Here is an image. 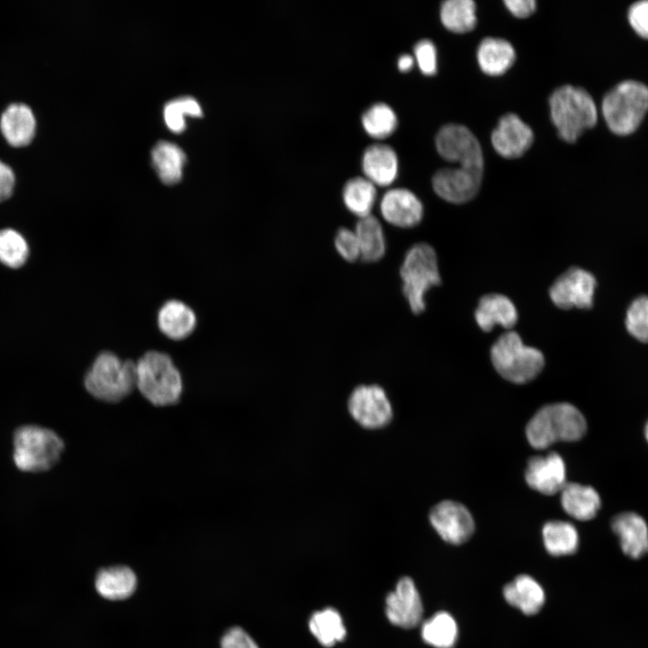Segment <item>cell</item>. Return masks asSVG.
I'll use <instances>...</instances> for the list:
<instances>
[{
  "label": "cell",
  "instance_id": "f35d334b",
  "mask_svg": "<svg viewBox=\"0 0 648 648\" xmlns=\"http://www.w3.org/2000/svg\"><path fill=\"white\" fill-rule=\"evenodd\" d=\"M414 56L424 75L432 76L436 72V50L432 41L421 40L414 46Z\"/></svg>",
  "mask_w": 648,
  "mask_h": 648
},
{
  "label": "cell",
  "instance_id": "6da1fadb",
  "mask_svg": "<svg viewBox=\"0 0 648 648\" xmlns=\"http://www.w3.org/2000/svg\"><path fill=\"white\" fill-rule=\"evenodd\" d=\"M136 389L156 407L173 406L183 392L181 374L166 353L148 351L136 363Z\"/></svg>",
  "mask_w": 648,
  "mask_h": 648
},
{
  "label": "cell",
  "instance_id": "9a60e30c",
  "mask_svg": "<svg viewBox=\"0 0 648 648\" xmlns=\"http://www.w3.org/2000/svg\"><path fill=\"white\" fill-rule=\"evenodd\" d=\"M381 217L392 226L410 229L417 226L424 215L418 197L402 187L388 189L378 202Z\"/></svg>",
  "mask_w": 648,
  "mask_h": 648
},
{
  "label": "cell",
  "instance_id": "cb8c5ba5",
  "mask_svg": "<svg viewBox=\"0 0 648 648\" xmlns=\"http://www.w3.org/2000/svg\"><path fill=\"white\" fill-rule=\"evenodd\" d=\"M561 493L562 508L575 519L590 520L597 516L600 509V496L591 486L567 482Z\"/></svg>",
  "mask_w": 648,
  "mask_h": 648
},
{
  "label": "cell",
  "instance_id": "ee69618b",
  "mask_svg": "<svg viewBox=\"0 0 648 648\" xmlns=\"http://www.w3.org/2000/svg\"><path fill=\"white\" fill-rule=\"evenodd\" d=\"M414 65V58L409 54H403L397 60V67L400 72L410 71Z\"/></svg>",
  "mask_w": 648,
  "mask_h": 648
},
{
  "label": "cell",
  "instance_id": "ab89813d",
  "mask_svg": "<svg viewBox=\"0 0 648 648\" xmlns=\"http://www.w3.org/2000/svg\"><path fill=\"white\" fill-rule=\"evenodd\" d=\"M628 20L640 36L648 39V0L638 1L631 5Z\"/></svg>",
  "mask_w": 648,
  "mask_h": 648
},
{
  "label": "cell",
  "instance_id": "b9f144b4",
  "mask_svg": "<svg viewBox=\"0 0 648 648\" xmlns=\"http://www.w3.org/2000/svg\"><path fill=\"white\" fill-rule=\"evenodd\" d=\"M15 176L13 169L0 160V202L9 198L13 194Z\"/></svg>",
  "mask_w": 648,
  "mask_h": 648
},
{
  "label": "cell",
  "instance_id": "e575fe53",
  "mask_svg": "<svg viewBox=\"0 0 648 648\" xmlns=\"http://www.w3.org/2000/svg\"><path fill=\"white\" fill-rule=\"evenodd\" d=\"M29 248L24 238L16 230H0V262L11 268L22 266L27 260Z\"/></svg>",
  "mask_w": 648,
  "mask_h": 648
},
{
  "label": "cell",
  "instance_id": "7bdbcfd3",
  "mask_svg": "<svg viewBox=\"0 0 648 648\" xmlns=\"http://www.w3.org/2000/svg\"><path fill=\"white\" fill-rule=\"evenodd\" d=\"M504 4L512 14L518 18H526L531 15L536 7L534 0H506Z\"/></svg>",
  "mask_w": 648,
  "mask_h": 648
},
{
  "label": "cell",
  "instance_id": "f1b7e54d",
  "mask_svg": "<svg viewBox=\"0 0 648 648\" xmlns=\"http://www.w3.org/2000/svg\"><path fill=\"white\" fill-rule=\"evenodd\" d=\"M185 160V154L175 143L160 141L152 150L153 166L166 184H175L181 180Z\"/></svg>",
  "mask_w": 648,
  "mask_h": 648
},
{
  "label": "cell",
  "instance_id": "d590c367",
  "mask_svg": "<svg viewBox=\"0 0 648 648\" xmlns=\"http://www.w3.org/2000/svg\"><path fill=\"white\" fill-rule=\"evenodd\" d=\"M163 114L167 128L173 132L180 133L185 129L184 114L201 117L202 112L195 99L182 97L167 103Z\"/></svg>",
  "mask_w": 648,
  "mask_h": 648
},
{
  "label": "cell",
  "instance_id": "1f68e13d",
  "mask_svg": "<svg viewBox=\"0 0 648 648\" xmlns=\"http://www.w3.org/2000/svg\"><path fill=\"white\" fill-rule=\"evenodd\" d=\"M309 628L319 643L331 647L346 636V627L340 614L333 608L314 612L309 620Z\"/></svg>",
  "mask_w": 648,
  "mask_h": 648
},
{
  "label": "cell",
  "instance_id": "ba28073f",
  "mask_svg": "<svg viewBox=\"0 0 648 648\" xmlns=\"http://www.w3.org/2000/svg\"><path fill=\"white\" fill-rule=\"evenodd\" d=\"M490 358L503 378L518 384L535 379L544 365L542 352L525 345L515 331L505 332L495 341L490 348Z\"/></svg>",
  "mask_w": 648,
  "mask_h": 648
},
{
  "label": "cell",
  "instance_id": "8992f818",
  "mask_svg": "<svg viewBox=\"0 0 648 648\" xmlns=\"http://www.w3.org/2000/svg\"><path fill=\"white\" fill-rule=\"evenodd\" d=\"M63 450V440L50 428L26 425L14 432L13 457L16 467L21 471H48L58 463Z\"/></svg>",
  "mask_w": 648,
  "mask_h": 648
},
{
  "label": "cell",
  "instance_id": "e0dca14e",
  "mask_svg": "<svg viewBox=\"0 0 648 648\" xmlns=\"http://www.w3.org/2000/svg\"><path fill=\"white\" fill-rule=\"evenodd\" d=\"M525 478L533 490L554 495L567 483L565 464L557 453L532 457L527 463Z\"/></svg>",
  "mask_w": 648,
  "mask_h": 648
},
{
  "label": "cell",
  "instance_id": "44dd1931",
  "mask_svg": "<svg viewBox=\"0 0 648 648\" xmlns=\"http://www.w3.org/2000/svg\"><path fill=\"white\" fill-rule=\"evenodd\" d=\"M505 600L524 615L533 616L540 611L545 601L541 584L528 574H520L503 588Z\"/></svg>",
  "mask_w": 648,
  "mask_h": 648
},
{
  "label": "cell",
  "instance_id": "3957f363",
  "mask_svg": "<svg viewBox=\"0 0 648 648\" xmlns=\"http://www.w3.org/2000/svg\"><path fill=\"white\" fill-rule=\"evenodd\" d=\"M550 116L559 137L573 143L597 122V107L591 95L583 88L565 85L549 97Z\"/></svg>",
  "mask_w": 648,
  "mask_h": 648
},
{
  "label": "cell",
  "instance_id": "83f0119b",
  "mask_svg": "<svg viewBox=\"0 0 648 648\" xmlns=\"http://www.w3.org/2000/svg\"><path fill=\"white\" fill-rule=\"evenodd\" d=\"M341 196L346 209L362 219L373 214L377 203V187L364 176H355L345 183Z\"/></svg>",
  "mask_w": 648,
  "mask_h": 648
},
{
  "label": "cell",
  "instance_id": "277c9868",
  "mask_svg": "<svg viewBox=\"0 0 648 648\" xmlns=\"http://www.w3.org/2000/svg\"><path fill=\"white\" fill-rule=\"evenodd\" d=\"M86 392L105 403H118L136 389V366L112 352H102L94 360L84 379Z\"/></svg>",
  "mask_w": 648,
  "mask_h": 648
},
{
  "label": "cell",
  "instance_id": "7402d4cb",
  "mask_svg": "<svg viewBox=\"0 0 648 648\" xmlns=\"http://www.w3.org/2000/svg\"><path fill=\"white\" fill-rule=\"evenodd\" d=\"M0 129L10 145L14 147L26 146L35 135V116L28 105L12 104L2 113Z\"/></svg>",
  "mask_w": 648,
  "mask_h": 648
},
{
  "label": "cell",
  "instance_id": "836d02e7",
  "mask_svg": "<svg viewBox=\"0 0 648 648\" xmlns=\"http://www.w3.org/2000/svg\"><path fill=\"white\" fill-rule=\"evenodd\" d=\"M443 25L455 33L472 31L476 25V4L472 0H447L440 9Z\"/></svg>",
  "mask_w": 648,
  "mask_h": 648
},
{
  "label": "cell",
  "instance_id": "4dcf8cb0",
  "mask_svg": "<svg viewBox=\"0 0 648 648\" xmlns=\"http://www.w3.org/2000/svg\"><path fill=\"white\" fill-rule=\"evenodd\" d=\"M542 536L545 550L554 556L572 554L578 548V532L569 522L560 520L547 522L543 526Z\"/></svg>",
  "mask_w": 648,
  "mask_h": 648
},
{
  "label": "cell",
  "instance_id": "9c48e42d",
  "mask_svg": "<svg viewBox=\"0 0 648 648\" xmlns=\"http://www.w3.org/2000/svg\"><path fill=\"white\" fill-rule=\"evenodd\" d=\"M436 148L446 161L458 163L460 167L483 171L481 145L465 126L447 124L436 135Z\"/></svg>",
  "mask_w": 648,
  "mask_h": 648
},
{
  "label": "cell",
  "instance_id": "f546056e",
  "mask_svg": "<svg viewBox=\"0 0 648 648\" xmlns=\"http://www.w3.org/2000/svg\"><path fill=\"white\" fill-rule=\"evenodd\" d=\"M420 634L434 648H453L458 638V626L451 614L438 611L423 621Z\"/></svg>",
  "mask_w": 648,
  "mask_h": 648
},
{
  "label": "cell",
  "instance_id": "7a4b0ae2",
  "mask_svg": "<svg viewBox=\"0 0 648 648\" xmlns=\"http://www.w3.org/2000/svg\"><path fill=\"white\" fill-rule=\"evenodd\" d=\"M586 432L585 417L574 405L567 402L541 408L526 428L529 444L536 449H544L558 441L580 440Z\"/></svg>",
  "mask_w": 648,
  "mask_h": 648
},
{
  "label": "cell",
  "instance_id": "74e56055",
  "mask_svg": "<svg viewBox=\"0 0 648 648\" xmlns=\"http://www.w3.org/2000/svg\"><path fill=\"white\" fill-rule=\"evenodd\" d=\"M334 247L338 254L346 262L354 263L360 259V248L354 230L339 228L334 237Z\"/></svg>",
  "mask_w": 648,
  "mask_h": 648
},
{
  "label": "cell",
  "instance_id": "5b68a950",
  "mask_svg": "<svg viewBox=\"0 0 648 648\" xmlns=\"http://www.w3.org/2000/svg\"><path fill=\"white\" fill-rule=\"evenodd\" d=\"M400 276L410 310L420 314L426 309L427 292L441 284L435 249L427 243L410 247L404 255Z\"/></svg>",
  "mask_w": 648,
  "mask_h": 648
},
{
  "label": "cell",
  "instance_id": "2e32d148",
  "mask_svg": "<svg viewBox=\"0 0 648 648\" xmlns=\"http://www.w3.org/2000/svg\"><path fill=\"white\" fill-rule=\"evenodd\" d=\"M533 141L532 129L515 113L503 115L491 133V143L495 151L509 159L524 155Z\"/></svg>",
  "mask_w": 648,
  "mask_h": 648
},
{
  "label": "cell",
  "instance_id": "4316f807",
  "mask_svg": "<svg viewBox=\"0 0 648 648\" xmlns=\"http://www.w3.org/2000/svg\"><path fill=\"white\" fill-rule=\"evenodd\" d=\"M136 587L135 573L123 565L101 569L95 578L97 592L111 600L129 598L135 591Z\"/></svg>",
  "mask_w": 648,
  "mask_h": 648
},
{
  "label": "cell",
  "instance_id": "d4e9b609",
  "mask_svg": "<svg viewBox=\"0 0 648 648\" xmlns=\"http://www.w3.org/2000/svg\"><path fill=\"white\" fill-rule=\"evenodd\" d=\"M516 58L515 50L506 40L485 38L479 45L477 60L489 76H500L508 70Z\"/></svg>",
  "mask_w": 648,
  "mask_h": 648
},
{
  "label": "cell",
  "instance_id": "ac0fdd59",
  "mask_svg": "<svg viewBox=\"0 0 648 648\" xmlns=\"http://www.w3.org/2000/svg\"><path fill=\"white\" fill-rule=\"evenodd\" d=\"M363 176L376 187H387L396 180L399 160L395 150L384 143H373L363 152Z\"/></svg>",
  "mask_w": 648,
  "mask_h": 648
},
{
  "label": "cell",
  "instance_id": "484cf974",
  "mask_svg": "<svg viewBox=\"0 0 648 648\" xmlns=\"http://www.w3.org/2000/svg\"><path fill=\"white\" fill-rule=\"evenodd\" d=\"M360 259L366 263L381 260L386 253V238L381 220L374 215L358 219L355 226Z\"/></svg>",
  "mask_w": 648,
  "mask_h": 648
},
{
  "label": "cell",
  "instance_id": "603a6c76",
  "mask_svg": "<svg viewBox=\"0 0 648 648\" xmlns=\"http://www.w3.org/2000/svg\"><path fill=\"white\" fill-rule=\"evenodd\" d=\"M158 325L160 331L168 338L181 340L186 338L194 330L196 316L184 302L171 300L159 309Z\"/></svg>",
  "mask_w": 648,
  "mask_h": 648
},
{
  "label": "cell",
  "instance_id": "d6a6232c",
  "mask_svg": "<svg viewBox=\"0 0 648 648\" xmlns=\"http://www.w3.org/2000/svg\"><path fill=\"white\" fill-rule=\"evenodd\" d=\"M361 124L368 136L376 140H382L391 136L396 130L398 117L389 104L377 102L371 104L362 113Z\"/></svg>",
  "mask_w": 648,
  "mask_h": 648
},
{
  "label": "cell",
  "instance_id": "8d00e7d4",
  "mask_svg": "<svg viewBox=\"0 0 648 648\" xmlns=\"http://www.w3.org/2000/svg\"><path fill=\"white\" fill-rule=\"evenodd\" d=\"M625 325L634 338L648 343V295H640L632 301L626 310Z\"/></svg>",
  "mask_w": 648,
  "mask_h": 648
},
{
  "label": "cell",
  "instance_id": "ffe728a7",
  "mask_svg": "<svg viewBox=\"0 0 648 648\" xmlns=\"http://www.w3.org/2000/svg\"><path fill=\"white\" fill-rule=\"evenodd\" d=\"M474 318L482 330L490 332L497 325L507 329L513 328L518 321V313L508 297L490 293L480 299Z\"/></svg>",
  "mask_w": 648,
  "mask_h": 648
},
{
  "label": "cell",
  "instance_id": "5bb4252c",
  "mask_svg": "<svg viewBox=\"0 0 648 648\" xmlns=\"http://www.w3.org/2000/svg\"><path fill=\"white\" fill-rule=\"evenodd\" d=\"M483 171L464 167L442 168L432 177L435 193L443 200L455 204L467 202L478 194Z\"/></svg>",
  "mask_w": 648,
  "mask_h": 648
},
{
  "label": "cell",
  "instance_id": "f6af8a7d",
  "mask_svg": "<svg viewBox=\"0 0 648 648\" xmlns=\"http://www.w3.org/2000/svg\"><path fill=\"white\" fill-rule=\"evenodd\" d=\"M644 434L645 440H646L647 443H648V420H647V422H646V424H645V426H644Z\"/></svg>",
  "mask_w": 648,
  "mask_h": 648
},
{
  "label": "cell",
  "instance_id": "4fadbf2b",
  "mask_svg": "<svg viewBox=\"0 0 648 648\" xmlns=\"http://www.w3.org/2000/svg\"><path fill=\"white\" fill-rule=\"evenodd\" d=\"M429 520L441 538L451 544L465 543L474 532V521L462 504L444 500L430 511Z\"/></svg>",
  "mask_w": 648,
  "mask_h": 648
},
{
  "label": "cell",
  "instance_id": "52a82bcc",
  "mask_svg": "<svg viewBox=\"0 0 648 648\" xmlns=\"http://www.w3.org/2000/svg\"><path fill=\"white\" fill-rule=\"evenodd\" d=\"M601 109L611 131L629 134L636 130L648 110V87L635 80L622 81L605 94Z\"/></svg>",
  "mask_w": 648,
  "mask_h": 648
},
{
  "label": "cell",
  "instance_id": "60d3db41",
  "mask_svg": "<svg viewBox=\"0 0 648 648\" xmlns=\"http://www.w3.org/2000/svg\"><path fill=\"white\" fill-rule=\"evenodd\" d=\"M220 648H258V646L244 629L234 626L222 635Z\"/></svg>",
  "mask_w": 648,
  "mask_h": 648
},
{
  "label": "cell",
  "instance_id": "8fae6325",
  "mask_svg": "<svg viewBox=\"0 0 648 648\" xmlns=\"http://www.w3.org/2000/svg\"><path fill=\"white\" fill-rule=\"evenodd\" d=\"M597 288L595 276L588 270L572 266L560 274L549 289L553 303L560 309H590Z\"/></svg>",
  "mask_w": 648,
  "mask_h": 648
},
{
  "label": "cell",
  "instance_id": "7c38bea8",
  "mask_svg": "<svg viewBox=\"0 0 648 648\" xmlns=\"http://www.w3.org/2000/svg\"><path fill=\"white\" fill-rule=\"evenodd\" d=\"M423 613V603L415 582L408 576L400 578L385 598L388 620L396 626L410 629L422 622Z\"/></svg>",
  "mask_w": 648,
  "mask_h": 648
},
{
  "label": "cell",
  "instance_id": "30bf717a",
  "mask_svg": "<svg viewBox=\"0 0 648 648\" xmlns=\"http://www.w3.org/2000/svg\"><path fill=\"white\" fill-rule=\"evenodd\" d=\"M347 409L354 420L366 429L382 428L393 416L385 391L377 384L356 387L348 397Z\"/></svg>",
  "mask_w": 648,
  "mask_h": 648
},
{
  "label": "cell",
  "instance_id": "d6986e66",
  "mask_svg": "<svg viewBox=\"0 0 648 648\" xmlns=\"http://www.w3.org/2000/svg\"><path fill=\"white\" fill-rule=\"evenodd\" d=\"M611 528L627 556L637 559L648 553V526L641 515L634 511L618 513L611 520Z\"/></svg>",
  "mask_w": 648,
  "mask_h": 648
}]
</instances>
